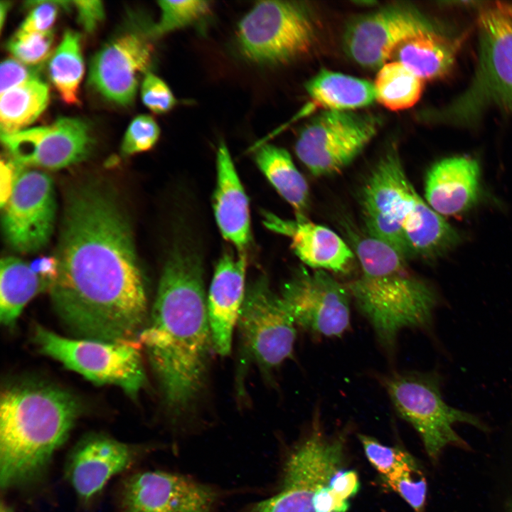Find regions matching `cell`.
I'll use <instances>...</instances> for the list:
<instances>
[{"label":"cell","mask_w":512,"mask_h":512,"mask_svg":"<svg viewBox=\"0 0 512 512\" xmlns=\"http://www.w3.org/2000/svg\"><path fill=\"white\" fill-rule=\"evenodd\" d=\"M31 269L50 284L56 279L58 272V261L56 256H41L29 265Z\"/></svg>","instance_id":"41"},{"label":"cell","mask_w":512,"mask_h":512,"mask_svg":"<svg viewBox=\"0 0 512 512\" xmlns=\"http://www.w3.org/2000/svg\"><path fill=\"white\" fill-rule=\"evenodd\" d=\"M237 34L241 52L250 61L279 65L309 51L315 28L302 3L261 1L241 19Z\"/></svg>","instance_id":"10"},{"label":"cell","mask_w":512,"mask_h":512,"mask_svg":"<svg viewBox=\"0 0 512 512\" xmlns=\"http://www.w3.org/2000/svg\"><path fill=\"white\" fill-rule=\"evenodd\" d=\"M54 309L77 338L137 343L148 320L144 278L131 228L114 194L96 182L66 194Z\"/></svg>","instance_id":"1"},{"label":"cell","mask_w":512,"mask_h":512,"mask_svg":"<svg viewBox=\"0 0 512 512\" xmlns=\"http://www.w3.org/2000/svg\"><path fill=\"white\" fill-rule=\"evenodd\" d=\"M33 340L40 352L97 385H112L135 397L146 383L137 343L67 338L41 326Z\"/></svg>","instance_id":"9"},{"label":"cell","mask_w":512,"mask_h":512,"mask_svg":"<svg viewBox=\"0 0 512 512\" xmlns=\"http://www.w3.org/2000/svg\"><path fill=\"white\" fill-rule=\"evenodd\" d=\"M77 11L78 22L87 32L95 30L105 16L104 6L100 1H71Z\"/></svg>","instance_id":"39"},{"label":"cell","mask_w":512,"mask_h":512,"mask_svg":"<svg viewBox=\"0 0 512 512\" xmlns=\"http://www.w3.org/2000/svg\"><path fill=\"white\" fill-rule=\"evenodd\" d=\"M382 383L398 414L415 428L428 456L434 461L447 445L468 448L454 431V424H469L484 432L489 431L479 417L445 402L441 392V377L436 371L393 373Z\"/></svg>","instance_id":"8"},{"label":"cell","mask_w":512,"mask_h":512,"mask_svg":"<svg viewBox=\"0 0 512 512\" xmlns=\"http://www.w3.org/2000/svg\"><path fill=\"white\" fill-rule=\"evenodd\" d=\"M141 96L143 103L156 114L169 112L177 103L166 83L149 72L145 74L143 79Z\"/></svg>","instance_id":"35"},{"label":"cell","mask_w":512,"mask_h":512,"mask_svg":"<svg viewBox=\"0 0 512 512\" xmlns=\"http://www.w3.org/2000/svg\"><path fill=\"white\" fill-rule=\"evenodd\" d=\"M223 494L188 476L161 470L127 476L117 495L119 512H216Z\"/></svg>","instance_id":"14"},{"label":"cell","mask_w":512,"mask_h":512,"mask_svg":"<svg viewBox=\"0 0 512 512\" xmlns=\"http://www.w3.org/2000/svg\"><path fill=\"white\" fill-rule=\"evenodd\" d=\"M257 166L278 193L293 208L297 220H306L309 203L308 183L288 151L263 144L255 156Z\"/></svg>","instance_id":"26"},{"label":"cell","mask_w":512,"mask_h":512,"mask_svg":"<svg viewBox=\"0 0 512 512\" xmlns=\"http://www.w3.org/2000/svg\"><path fill=\"white\" fill-rule=\"evenodd\" d=\"M305 87L312 100L329 111H351L369 106L375 100L370 82L326 69L311 78Z\"/></svg>","instance_id":"25"},{"label":"cell","mask_w":512,"mask_h":512,"mask_svg":"<svg viewBox=\"0 0 512 512\" xmlns=\"http://www.w3.org/2000/svg\"><path fill=\"white\" fill-rule=\"evenodd\" d=\"M297 326L317 336L336 337L351 324V294L324 270H297L279 294Z\"/></svg>","instance_id":"13"},{"label":"cell","mask_w":512,"mask_h":512,"mask_svg":"<svg viewBox=\"0 0 512 512\" xmlns=\"http://www.w3.org/2000/svg\"><path fill=\"white\" fill-rule=\"evenodd\" d=\"M237 324L245 352L262 369L277 368L292 356L297 325L267 279L246 289Z\"/></svg>","instance_id":"12"},{"label":"cell","mask_w":512,"mask_h":512,"mask_svg":"<svg viewBox=\"0 0 512 512\" xmlns=\"http://www.w3.org/2000/svg\"><path fill=\"white\" fill-rule=\"evenodd\" d=\"M358 438L368 460L381 476L390 473L406 452L397 447L385 446L370 436L358 434Z\"/></svg>","instance_id":"36"},{"label":"cell","mask_w":512,"mask_h":512,"mask_svg":"<svg viewBox=\"0 0 512 512\" xmlns=\"http://www.w3.org/2000/svg\"><path fill=\"white\" fill-rule=\"evenodd\" d=\"M0 406V486H28L45 474L81 411L67 390L26 381L4 388Z\"/></svg>","instance_id":"3"},{"label":"cell","mask_w":512,"mask_h":512,"mask_svg":"<svg viewBox=\"0 0 512 512\" xmlns=\"http://www.w3.org/2000/svg\"><path fill=\"white\" fill-rule=\"evenodd\" d=\"M478 58L460 95L434 112L437 122L474 127L491 108L512 114V3L481 6L477 18Z\"/></svg>","instance_id":"7"},{"label":"cell","mask_w":512,"mask_h":512,"mask_svg":"<svg viewBox=\"0 0 512 512\" xmlns=\"http://www.w3.org/2000/svg\"><path fill=\"white\" fill-rule=\"evenodd\" d=\"M36 5L23 20L19 29L27 32L50 31L55 21L60 1H33Z\"/></svg>","instance_id":"38"},{"label":"cell","mask_w":512,"mask_h":512,"mask_svg":"<svg viewBox=\"0 0 512 512\" xmlns=\"http://www.w3.org/2000/svg\"><path fill=\"white\" fill-rule=\"evenodd\" d=\"M154 449L153 446L125 443L102 433L87 434L68 452L64 477L80 501L87 503L112 478Z\"/></svg>","instance_id":"17"},{"label":"cell","mask_w":512,"mask_h":512,"mask_svg":"<svg viewBox=\"0 0 512 512\" xmlns=\"http://www.w3.org/2000/svg\"><path fill=\"white\" fill-rule=\"evenodd\" d=\"M53 33L27 32L20 29L11 38L7 49L16 60L29 66H36L50 55Z\"/></svg>","instance_id":"33"},{"label":"cell","mask_w":512,"mask_h":512,"mask_svg":"<svg viewBox=\"0 0 512 512\" xmlns=\"http://www.w3.org/2000/svg\"><path fill=\"white\" fill-rule=\"evenodd\" d=\"M247 257L225 253L218 261L207 297L208 313L213 348L220 356L231 349L233 332L246 289Z\"/></svg>","instance_id":"20"},{"label":"cell","mask_w":512,"mask_h":512,"mask_svg":"<svg viewBox=\"0 0 512 512\" xmlns=\"http://www.w3.org/2000/svg\"><path fill=\"white\" fill-rule=\"evenodd\" d=\"M425 198L442 216L462 215L477 203L480 193V168L469 156L442 159L428 169L425 179Z\"/></svg>","instance_id":"21"},{"label":"cell","mask_w":512,"mask_h":512,"mask_svg":"<svg viewBox=\"0 0 512 512\" xmlns=\"http://www.w3.org/2000/svg\"><path fill=\"white\" fill-rule=\"evenodd\" d=\"M0 512H14L12 508L4 501H1L0 506Z\"/></svg>","instance_id":"43"},{"label":"cell","mask_w":512,"mask_h":512,"mask_svg":"<svg viewBox=\"0 0 512 512\" xmlns=\"http://www.w3.org/2000/svg\"><path fill=\"white\" fill-rule=\"evenodd\" d=\"M48 75L62 100L69 105L79 104L78 90L85 66L78 33L67 31L52 53Z\"/></svg>","instance_id":"29"},{"label":"cell","mask_w":512,"mask_h":512,"mask_svg":"<svg viewBox=\"0 0 512 512\" xmlns=\"http://www.w3.org/2000/svg\"><path fill=\"white\" fill-rule=\"evenodd\" d=\"M361 207L366 235L390 245L406 259L442 256L461 239L416 191L394 146L381 156L368 177Z\"/></svg>","instance_id":"4"},{"label":"cell","mask_w":512,"mask_h":512,"mask_svg":"<svg viewBox=\"0 0 512 512\" xmlns=\"http://www.w3.org/2000/svg\"><path fill=\"white\" fill-rule=\"evenodd\" d=\"M379 125V119L371 114L326 110L303 128L295 151L311 174H334L360 154Z\"/></svg>","instance_id":"11"},{"label":"cell","mask_w":512,"mask_h":512,"mask_svg":"<svg viewBox=\"0 0 512 512\" xmlns=\"http://www.w3.org/2000/svg\"><path fill=\"white\" fill-rule=\"evenodd\" d=\"M0 320L14 326L26 305L50 284L34 272L28 265L16 257L1 261Z\"/></svg>","instance_id":"27"},{"label":"cell","mask_w":512,"mask_h":512,"mask_svg":"<svg viewBox=\"0 0 512 512\" xmlns=\"http://www.w3.org/2000/svg\"><path fill=\"white\" fill-rule=\"evenodd\" d=\"M462 41L434 28L402 43L395 51L398 61L422 80L440 78L452 68Z\"/></svg>","instance_id":"24"},{"label":"cell","mask_w":512,"mask_h":512,"mask_svg":"<svg viewBox=\"0 0 512 512\" xmlns=\"http://www.w3.org/2000/svg\"><path fill=\"white\" fill-rule=\"evenodd\" d=\"M152 51L149 42L138 34L125 33L111 40L90 61V85L113 102L130 105L139 75L147 73L151 65Z\"/></svg>","instance_id":"19"},{"label":"cell","mask_w":512,"mask_h":512,"mask_svg":"<svg viewBox=\"0 0 512 512\" xmlns=\"http://www.w3.org/2000/svg\"><path fill=\"white\" fill-rule=\"evenodd\" d=\"M1 142L20 164L58 169L84 159L93 140L82 119L61 117L49 125L1 136Z\"/></svg>","instance_id":"18"},{"label":"cell","mask_w":512,"mask_h":512,"mask_svg":"<svg viewBox=\"0 0 512 512\" xmlns=\"http://www.w3.org/2000/svg\"><path fill=\"white\" fill-rule=\"evenodd\" d=\"M381 478L415 512H425L427 484L420 465L412 455L406 452L395 469Z\"/></svg>","instance_id":"31"},{"label":"cell","mask_w":512,"mask_h":512,"mask_svg":"<svg viewBox=\"0 0 512 512\" xmlns=\"http://www.w3.org/2000/svg\"><path fill=\"white\" fill-rule=\"evenodd\" d=\"M433 28L415 8L388 6L352 21L346 29L343 45L348 55L358 64L380 68L402 43Z\"/></svg>","instance_id":"15"},{"label":"cell","mask_w":512,"mask_h":512,"mask_svg":"<svg viewBox=\"0 0 512 512\" xmlns=\"http://www.w3.org/2000/svg\"><path fill=\"white\" fill-rule=\"evenodd\" d=\"M176 417L202 388L214 349L198 257L177 245L161 274L147 322L137 338Z\"/></svg>","instance_id":"2"},{"label":"cell","mask_w":512,"mask_h":512,"mask_svg":"<svg viewBox=\"0 0 512 512\" xmlns=\"http://www.w3.org/2000/svg\"><path fill=\"white\" fill-rule=\"evenodd\" d=\"M375 100L393 111L408 109L420 100L423 80L398 61L379 68L373 84Z\"/></svg>","instance_id":"30"},{"label":"cell","mask_w":512,"mask_h":512,"mask_svg":"<svg viewBox=\"0 0 512 512\" xmlns=\"http://www.w3.org/2000/svg\"><path fill=\"white\" fill-rule=\"evenodd\" d=\"M10 6V3L9 1H1L0 4V17H1V28L2 29V26L4 22V19L6 15V13L9 10V8Z\"/></svg>","instance_id":"42"},{"label":"cell","mask_w":512,"mask_h":512,"mask_svg":"<svg viewBox=\"0 0 512 512\" xmlns=\"http://www.w3.org/2000/svg\"><path fill=\"white\" fill-rule=\"evenodd\" d=\"M161 17L151 29V34L160 36L193 24L210 11V2L201 0L159 1Z\"/></svg>","instance_id":"32"},{"label":"cell","mask_w":512,"mask_h":512,"mask_svg":"<svg viewBox=\"0 0 512 512\" xmlns=\"http://www.w3.org/2000/svg\"><path fill=\"white\" fill-rule=\"evenodd\" d=\"M264 223L272 231L289 237L296 255L314 270L345 272L356 256L336 233L307 219L286 220L267 213Z\"/></svg>","instance_id":"22"},{"label":"cell","mask_w":512,"mask_h":512,"mask_svg":"<svg viewBox=\"0 0 512 512\" xmlns=\"http://www.w3.org/2000/svg\"><path fill=\"white\" fill-rule=\"evenodd\" d=\"M4 208V233L14 250L33 252L47 244L55 214L53 186L48 175L36 170H19Z\"/></svg>","instance_id":"16"},{"label":"cell","mask_w":512,"mask_h":512,"mask_svg":"<svg viewBox=\"0 0 512 512\" xmlns=\"http://www.w3.org/2000/svg\"><path fill=\"white\" fill-rule=\"evenodd\" d=\"M352 238L360 273L346 286L380 343L392 350L401 330L431 326L439 295L390 245L368 235Z\"/></svg>","instance_id":"5"},{"label":"cell","mask_w":512,"mask_h":512,"mask_svg":"<svg viewBox=\"0 0 512 512\" xmlns=\"http://www.w3.org/2000/svg\"><path fill=\"white\" fill-rule=\"evenodd\" d=\"M217 181L213 196V210L223 238L240 251L250 240L249 201L230 151L220 142L216 157Z\"/></svg>","instance_id":"23"},{"label":"cell","mask_w":512,"mask_h":512,"mask_svg":"<svg viewBox=\"0 0 512 512\" xmlns=\"http://www.w3.org/2000/svg\"><path fill=\"white\" fill-rule=\"evenodd\" d=\"M159 134L160 129L153 117L139 115L127 129L122 143V152L127 156L147 151L156 143Z\"/></svg>","instance_id":"34"},{"label":"cell","mask_w":512,"mask_h":512,"mask_svg":"<svg viewBox=\"0 0 512 512\" xmlns=\"http://www.w3.org/2000/svg\"><path fill=\"white\" fill-rule=\"evenodd\" d=\"M319 421L287 458L277 493L240 512L348 511L360 489L358 474L343 466L342 437H327Z\"/></svg>","instance_id":"6"},{"label":"cell","mask_w":512,"mask_h":512,"mask_svg":"<svg viewBox=\"0 0 512 512\" xmlns=\"http://www.w3.org/2000/svg\"><path fill=\"white\" fill-rule=\"evenodd\" d=\"M48 101V86L40 79L26 82L1 94V136L26 129L45 110Z\"/></svg>","instance_id":"28"},{"label":"cell","mask_w":512,"mask_h":512,"mask_svg":"<svg viewBox=\"0 0 512 512\" xmlns=\"http://www.w3.org/2000/svg\"><path fill=\"white\" fill-rule=\"evenodd\" d=\"M19 170L11 161L1 160V186H0V203L1 208L8 202L16 182L17 174Z\"/></svg>","instance_id":"40"},{"label":"cell","mask_w":512,"mask_h":512,"mask_svg":"<svg viewBox=\"0 0 512 512\" xmlns=\"http://www.w3.org/2000/svg\"><path fill=\"white\" fill-rule=\"evenodd\" d=\"M35 79H39L36 66L27 65L14 58H8L1 62L0 67L1 94Z\"/></svg>","instance_id":"37"}]
</instances>
